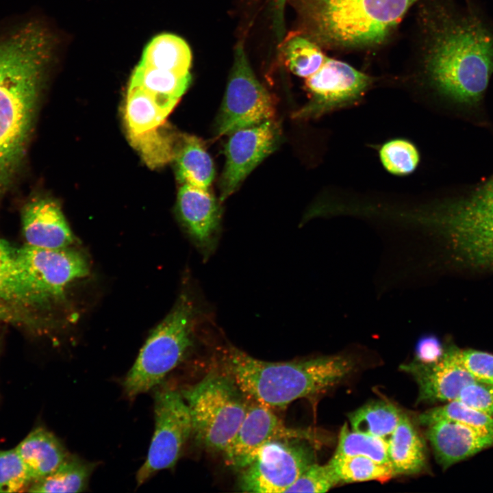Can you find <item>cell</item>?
Returning <instances> with one entry per match:
<instances>
[{
	"mask_svg": "<svg viewBox=\"0 0 493 493\" xmlns=\"http://www.w3.org/2000/svg\"><path fill=\"white\" fill-rule=\"evenodd\" d=\"M428 22L423 66L430 85L466 118L485 123L493 24L470 3L438 5Z\"/></svg>",
	"mask_w": 493,
	"mask_h": 493,
	"instance_id": "cell-1",
	"label": "cell"
},
{
	"mask_svg": "<svg viewBox=\"0 0 493 493\" xmlns=\"http://www.w3.org/2000/svg\"><path fill=\"white\" fill-rule=\"evenodd\" d=\"M50 44L44 29L34 24L0 38V183L26 144Z\"/></svg>",
	"mask_w": 493,
	"mask_h": 493,
	"instance_id": "cell-2",
	"label": "cell"
},
{
	"mask_svg": "<svg viewBox=\"0 0 493 493\" xmlns=\"http://www.w3.org/2000/svg\"><path fill=\"white\" fill-rule=\"evenodd\" d=\"M220 370L246 396L270 409L321 394L355 369L350 356L337 355L293 362L256 359L231 345L218 350Z\"/></svg>",
	"mask_w": 493,
	"mask_h": 493,
	"instance_id": "cell-3",
	"label": "cell"
},
{
	"mask_svg": "<svg viewBox=\"0 0 493 493\" xmlns=\"http://www.w3.org/2000/svg\"><path fill=\"white\" fill-rule=\"evenodd\" d=\"M418 0H296L303 34L317 44L362 48L381 43Z\"/></svg>",
	"mask_w": 493,
	"mask_h": 493,
	"instance_id": "cell-4",
	"label": "cell"
},
{
	"mask_svg": "<svg viewBox=\"0 0 493 493\" xmlns=\"http://www.w3.org/2000/svg\"><path fill=\"white\" fill-rule=\"evenodd\" d=\"M414 214L447 236L465 260L493 266V174Z\"/></svg>",
	"mask_w": 493,
	"mask_h": 493,
	"instance_id": "cell-5",
	"label": "cell"
},
{
	"mask_svg": "<svg viewBox=\"0 0 493 493\" xmlns=\"http://www.w3.org/2000/svg\"><path fill=\"white\" fill-rule=\"evenodd\" d=\"M194 297L182 293L168 315L153 330L123 381L133 399L160 384L193 344L201 310Z\"/></svg>",
	"mask_w": 493,
	"mask_h": 493,
	"instance_id": "cell-6",
	"label": "cell"
},
{
	"mask_svg": "<svg viewBox=\"0 0 493 493\" xmlns=\"http://www.w3.org/2000/svg\"><path fill=\"white\" fill-rule=\"evenodd\" d=\"M181 393L197 442L208 451L223 453L239 429L250 400L221 370L210 371Z\"/></svg>",
	"mask_w": 493,
	"mask_h": 493,
	"instance_id": "cell-7",
	"label": "cell"
},
{
	"mask_svg": "<svg viewBox=\"0 0 493 493\" xmlns=\"http://www.w3.org/2000/svg\"><path fill=\"white\" fill-rule=\"evenodd\" d=\"M274 101L256 78L242 45L236 46L224 99L216 121L217 136L255 126L271 120Z\"/></svg>",
	"mask_w": 493,
	"mask_h": 493,
	"instance_id": "cell-8",
	"label": "cell"
},
{
	"mask_svg": "<svg viewBox=\"0 0 493 493\" xmlns=\"http://www.w3.org/2000/svg\"><path fill=\"white\" fill-rule=\"evenodd\" d=\"M155 429L147 459L136 474L138 486L173 467L192 433L188 407L181 392L162 388L155 393Z\"/></svg>",
	"mask_w": 493,
	"mask_h": 493,
	"instance_id": "cell-9",
	"label": "cell"
},
{
	"mask_svg": "<svg viewBox=\"0 0 493 493\" xmlns=\"http://www.w3.org/2000/svg\"><path fill=\"white\" fill-rule=\"evenodd\" d=\"M303 440H273L264 444L242 470V492L282 493L314 462L312 448Z\"/></svg>",
	"mask_w": 493,
	"mask_h": 493,
	"instance_id": "cell-10",
	"label": "cell"
},
{
	"mask_svg": "<svg viewBox=\"0 0 493 493\" xmlns=\"http://www.w3.org/2000/svg\"><path fill=\"white\" fill-rule=\"evenodd\" d=\"M16 257L34 288L49 307L51 301L63 296L68 284L89 273L86 259L71 246L45 249L27 244L16 249Z\"/></svg>",
	"mask_w": 493,
	"mask_h": 493,
	"instance_id": "cell-11",
	"label": "cell"
},
{
	"mask_svg": "<svg viewBox=\"0 0 493 493\" xmlns=\"http://www.w3.org/2000/svg\"><path fill=\"white\" fill-rule=\"evenodd\" d=\"M372 78L342 61L327 57L320 68L306 78L311 100L299 115L318 117L355 103L366 92Z\"/></svg>",
	"mask_w": 493,
	"mask_h": 493,
	"instance_id": "cell-12",
	"label": "cell"
},
{
	"mask_svg": "<svg viewBox=\"0 0 493 493\" xmlns=\"http://www.w3.org/2000/svg\"><path fill=\"white\" fill-rule=\"evenodd\" d=\"M319 439L315 431L286 426L270 408L250 400L239 429L223 454L227 465L240 470L251 461L259 448L268 442L303 440L316 442Z\"/></svg>",
	"mask_w": 493,
	"mask_h": 493,
	"instance_id": "cell-13",
	"label": "cell"
},
{
	"mask_svg": "<svg viewBox=\"0 0 493 493\" xmlns=\"http://www.w3.org/2000/svg\"><path fill=\"white\" fill-rule=\"evenodd\" d=\"M230 135L225 145L226 161L220 182V203L276 149L279 139L278 127L272 119Z\"/></svg>",
	"mask_w": 493,
	"mask_h": 493,
	"instance_id": "cell-14",
	"label": "cell"
},
{
	"mask_svg": "<svg viewBox=\"0 0 493 493\" xmlns=\"http://www.w3.org/2000/svg\"><path fill=\"white\" fill-rule=\"evenodd\" d=\"M409 373L418 386V402L455 400L462 388L475 381L462 364L459 350L444 352L435 360H416L401 366Z\"/></svg>",
	"mask_w": 493,
	"mask_h": 493,
	"instance_id": "cell-15",
	"label": "cell"
},
{
	"mask_svg": "<svg viewBox=\"0 0 493 493\" xmlns=\"http://www.w3.org/2000/svg\"><path fill=\"white\" fill-rule=\"evenodd\" d=\"M177 210L190 238L207 260L215 251L221 221V208L206 190L182 184L177 197Z\"/></svg>",
	"mask_w": 493,
	"mask_h": 493,
	"instance_id": "cell-16",
	"label": "cell"
},
{
	"mask_svg": "<svg viewBox=\"0 0 493 493\" xmlns=\"http://www.w3.org/2000/svg\"><path fill=\"white\" fill-rule=\"evenodd\" d=\"M427 427V438L444 468L493 446V434L462 423L441 420Z\"/></svg>",
	"mask_w": 493,
	"mask_h": 493,
	"instance_id": "cell-17",
	"label": "cell"
},
{
	"mask_svg": "<svg viewBox=\"0 0 493 493\" xmlns=\"http://www.w3.org/2000/svg\"><path fill=\"white\" fill-rule=\"evenodd\" d=\"M27 244L45 249L69 247L74 242L71 230L58 204L49 199L27 203L22 214Z\"/></svg>",
	"mask_w": 493,
	"mask_h": 493,
	"instance_id": "cell-18",
	"label": "cell"
},
{
	"mask_svg": "<svg viewBox=\"0 0 493 493\" xmlns=\"http://www.w3.org/2000/svg\"><path fill=\"white\" fill-rule=\"evenodd\" d=\"M0 300L31 312L49 307L37 292L16 257V249L0 239Z\"/></svg>",
	"mask_w": 493,
	"mask_h": 493,
	"instance_id": "cell-19",
	"label": "cell"
},
{
	"mask_svg": "<svg viewBox=\"0 0 493 493\" xmlns=\"http://www.w3.org/2000/svg\"><path fill=\"white\" fill-rule=\"evenodd\" d=\"M15 448L32 483L55 470L69 455L58 438L42 427L34 428Z\"/></svg>",
	"mask_w": 493,
	"mask_h": 493,
	"instance_id": "cell-20",
	"label": "cell"
},
{
	"mask_svg": "<svg viewBox=\"0 0 493 493\" xmlns=\"http://www.w3.org/2000/svg\"><path fill=\"white\" fill-rule=\"evenodd\" d=\"M387 453L394 476L416 474L426 466L425 441L408 416L403 413L388 441Z\"/></svg>",
	"mask_w": 493,
	"mask_h": 493,
	"instance_id": "cell-21",
	"label": "cell"
},
{
	"mask_svg": "<svg viewBox=\"0 0 493 493\" xmlns=\"http://www.w3.org/2000/svg\"><path fill=\"white\" fill-rule=\"evenodd\" d=\"M191 75H181L139 63L132 73L129 88H138L151 94L157 103L170 112L186 92Z\"/></svg>",
	"mask_w": 493,
	"mask_h": 493,
	"instance_id": "cell-22",
	"label": "cell"
},
{
	"mask_svg": "<svg viewBox=\"0 0 493 493\" xmlns=\"http://www.w3.org/2000/svg\"><path fill=\"white\" fill-rule=\"evenodd\" d=\"M176 174L182 184L209 190L214 177V167L202 142L192 136H184L177 145Z\"/></svg>",
	"mask_w": 493,
	"mask_h": 493,
	"instance_id": "cell-23",
	"label": "cell"
},
{
	"mask_svg": "<svg viewBox=\"0 0 493 493\" xmlns=\"http://www.w3.org/2000/svg\"><path fill=\"white\" fill-rule=\"evenodd\" d=\"M192 55L189 46L181 38L171 34H162L154 37L146 46L140 64L189 75Z\"/></svg>",
	"mask_w": 493,
	"mask_h": 493,
	"instance_id": "cell-24",
	"label": "cell"
},
{
	"mask_svg": "<svg viewBox=\"0 0 493 493\" xmlns=\"http://www.w3.org/2000/svg\"><path fill=\"white\" fill-rule=\"evenodd\" d=\"M94 463L68 455L58 468L35 481L29 492H81L84 491L94 470Z\"/></svg>",
	"mask_w": 493,
	"mask_h": 493,
	"instance_id": "cell-25",
	"label": "cell"
},
{
	"mask_svg": "<svg viewBox=\"0 0 493 493\" xmlns=\"http://www.w3.org/2000/svg\"><path fill=\"white\" fill-rule=\"evenodd\" d=\"M125 116L129 138L160 129L170 113L154 97L138 88H129Z\"/></svg>",
	"mask_w": 493,
	"mask_h": 493,
	"instance_id": "cell-26",
	"label": "cell"
},
{
	"mask_svg": "<svg viewBox=\"0 0 493 493\" xmlns=\"http://www.w3.org/2000/svg\"><path fill=\"white\" fill-rule=\"evenodd\" d=\"M401 414L393 404L375 401L351 412L349 418L353 431L377 437L388 442Z\"/></svg>",
	"mask_w": 493,
	"mask_h": 493,
	"instance_id": "cell-27",
	"label": "cell"
},
{
	"mask_svg": "<svg viewBox=\"0 0 493 493\" xmlns=\"http://www.w3.org/2000/svg\"><path fill=\"white\" fill-rule=\"evenodd\" d=\"M283 51L290 71L305 79L316 72L327 58L318 44L301 34L290 37Z\"/></svg>",
	"mask_w": 493,
	"mask_h": 493,
	"instance_id": "cell-28",
	"label": "cell"
},
{
	"mask_svg": "<svg viewBox=\"0 0 493 493\" xmlns=\"http://www.w3.org/2000/svg\"><path fill=\"white\" fill-rule=\"evenodd\" d=\"M340 482L385 481L394 476L392 468L368 457H334L329 461Z\"/></svg>",
	"mask_w": 493,
	"mask_h": 493,
	"instance_id": "cell-29",
	"label": "cell"
},
{
	"mask_svg": "<svg viewBox=\"0 0 493 493\" xmlns=\"http://www.w3.org/2000/svg\"><path fill=\"white\" fill-rule=\"evenodd\" d=\"M441 420L462 423L493 434V416L473 409L457 400L429 409L418 417V422L426 426Z\"/></svg>",
	"mask_w": 493,
	"mask_h": 493,
	"instance_id": "cell-30",
	"label": "cell"
},
{
	"mask_svg": "<svg viewBox=\"0 0 493 493\" xmlns=\"http://www.w3.org/2000/svg\"><path fill=\"white\" fill-rule=\"evenodd\" d=\"M387 448L388 442L385 440L353 430L350 431L347 423L345 422L341 428L338 444L333 457L362 455L390 466Z\"/></svg>",
	"mask_w": 493,
	"mask_h": 493,
	"instance_id": "cell-31",
	"label": "cell"
},
{
	"mask_svg": "<svg viewBox=\"0 0 493 493\" xmlns=\"http://www.w3.org/2000/svg\"><path fill=\"white\" fill-rule=\"evenodd\" d=\"M129 138L132 146L151 168L166 164L175 158L177 145L174 139L162 131L160 128Z\"/></svg>",
	"mask_w": 493,
	"mask_h": 493,
	"instance_id": "cell-32",
	"label": "cell"
},
{
	"mask_svg": "<svg viewBox=\"0 0 493 493\" xmlns=\"http://www.w3.org/2000/svg\"><path fill=\"white\" fill-rule=\"evenodd\" d=\"M383 167L396 175H405L417 167L420 156L414 144L405 139H394L385 142L379 151Z\"/></svg>",
	"mask_w": 493,
	"mask_h": 493,
	"instance_id": "cell-33",
	"label": "cell"
},
{
	"mask_svg": "<svg viewBox=\"0 0 493 493\" xmlns=\"http://www.w3.org/2000/svg\"><path fill=\"white\" fill-rule=\"evenodd\" d=\"M32 481L16 448L0 450V492H18L26 490Z\"/></svg>",
	"mask_w": 493,
	"mask_h": 493,
	"instance_id": "cell-34",
	"label": "cell"
},
{
	"mask_svg": "<svg viewBox=\"0 0 493 493\" xmlns=\"http://www.w3.org/2000/svg\"><path fill=\"white\" fill-rule=\"evenodd\" d=\"M340 483L332 466L312 464L286 492H326Z\"/></svg>",
	"mask_w": 493,
	"mask_h": 493,
	"instance_id": "cell-35",
	"label": "cell"
},
{
	"mask_svg": "<svg viewBox=\"0 0 493 493\" xmlns=\"http://www.w3.org/2000/svg\"><path fill=\"white\" fill-rule=\"evenodd\" d=\"M479 412L493 416V385L473 381L464 385L457 399Z\"/></svg>",
	"mask_w": 493,
	"mask_h": 493,
	"instance_id": "cell-36",
	"label": "cell"
},
{
	"mask_svg": "<svg viewBox=\"0 0 493 493\" xmlns=\"http://www.w3.org/2000/svg\"><path fill=\"white\" fill-rule=\"evenodd\" d=\"M460 361L478 381L493 385V355L473 349L459 350Z\"/></svg>",
	"mask_w": 493,
	"mask_h": 493,
	"instance_id": "cell-37",
	"label": "cell"
},
{
	"mask_svg": "<svg viewBox=\"0 0 493 493\" xmlns=\"http://www.w3.org/2000/svg\"><path fill=\"white\" fill-rule=\"evenodd\" d=\"M0 321L18 325H34L33 316L29 312L0 300Z\"/></svg>",
	"mask_w": 493,
	"mask_h": 493,
	"instance_id": "cell-38",
	"label": "cell"
},
{
	"mask_svg": "<svg viewBox=\"0 0 493 493\" xmlns=\"http://www.w3.org/2000/svg\"><path fill=\"white\" fill-rule=\"evenodd\" d=\"M416 351L420 360L425 362L435 360L444 353L440 341L433 336L422 337L417 344Z\"/></svg>",
	"mask_w": 493,
	"mask_h": 493,
	"instance_id": "cell-39",
	"label": "cell"
},
{
	"mask_svg": "<svg viewBox=\"0 0 493 493\" xmlns=\"http://www.w3.org/2000/svg\"><path fill=\"white\" fill-rule=\"evenodd\" d=\"M274 4V8L278 14H281L283 10L284 5L286 0H271Z\"/></svg>",
	"mask_w": 493,
	"mask_h": 493,
	"instance_id": "cell-40",
	"label": "cell"
},
{
	"mask_svg": "<svg viewBox=\"0 0 493 493\" xmlns=\"http://www.w3.org/2000/svg\"><path fill=\"white\" fill-rule=\"evenodd\" d=\"M1 340H0V352H1Z\"/></svg>",
	"mask_w": 493,
	"mask_h": 493,
	"instance_id": "cell-41",
	"label": "cell"
}]
</instances>
